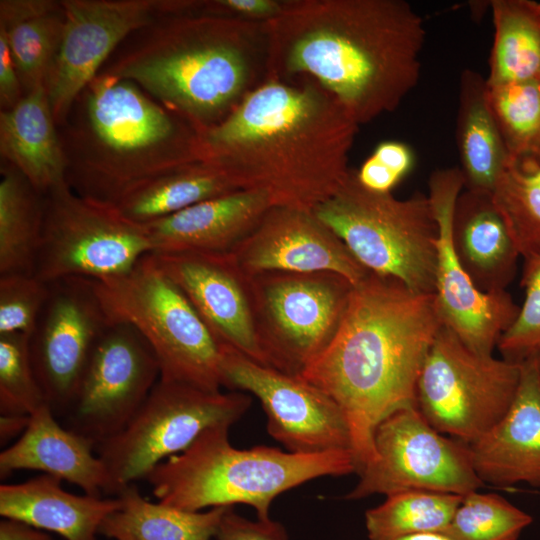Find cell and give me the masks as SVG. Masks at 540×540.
<instances>
[{"mask_svg":"<svg viewBox=\"0 0 540 540\" xmlns=\"http://www.w3.org/2000/svg\"><path fill=\"white\" fill-rule=\"evenodd\" d=\"M280 0H214L204 1L202 14L267 22L277 17L285 6Z\"/></svg>","mask_w":540,"mask_h":540,"instance_id":"41","label":"cell"},{"mask_svg":"<svg viewBox=\"0 0 540 540\" xmlns=\"http://www.w3.org/2000/svg\"><path fill=\"white\" fill-rule=\"evenodd\" d=\"M451 240L459 262L481 292L506 291L520 254L491 193L462 190L453 210Z\"/></svg>","mask_w":540,"mask_h":540,"instance_id":"24","label":"cell"},{"mask_svg":"<svg viewBox=\"0 0 540 540\" xmlns=\"http://www.w3.org/2000/svg\"><path fill=\"white\" fill-rule=\"evenodd\" d=\"M272 207L258 191L235 190L143 224L153 253H230Z\"/></svg>","mask_w":540,"mask_h":540,"instance_id":"23","label":"cell"},{"mask_svg":"<svg viewBox=\"0 0 540 540\" xmlns=\"http://www.w3.org/2000/svg\"><path fill=\"white\" fill-rule=\"evenodd\" d=\"M428 185V198L438 225L434 295L439 317L472 351L492 355L520 307L507 291L481 292L456 256L451 223L456 200L464 189L459 167L434 171Z\"/></svg>","mask_w":540,"mask_h":540,"instance_id":"18","label":"cell"},{"mask_svg":"<svg viewBox=\"0 0 540 540\" xmlns=\"http://www.w3.org/2000/svg\"><path fill=\"white\" fill-rule=\"evenodd\" d=\"M124 42L100 72L135 83L198 130L218 124L267 79L265 22L171 14Z\"/></svg>","mask_w":540,"mask_h":540,"instance_id":"4","label":"cell"},{"mask_svg":"<svg viewBox=\"0 0 540 540\" xmlns=\"http://www.w3.org/2000/svg\"><path fill=\"white\" fill-rule=\"evenodd\" d=\"M494 38L489 56L488 85L540 81V2H490Z\"/></svg>","mask_w":540,"mask_h":540,"instance_id":"31","label":"cell"},{"mask_svg":"<svg viewBox=\"0 0 540 540\" xmlns=\"http://www.w3.org/2000/svg\"><path fill=\"white\" fill-rule=\"evenodd\" d=\"M152 253L145 226L125 217L113 203L80 196L69 185L44 195L33 272L41 280H107L128 273Z\"/></svg>","mask_w":540,"mask_h":540,"instance_id":"10","label":"cell"},{"mask_svg":"<svg viewBox=\"0 0 540 540\" xmlns=\"http://www.w3.org/2000/svg\"><path fill=\"white\" fill-rule=\"evenodd\" d=\"M484 484L540 487V378L536 356L521 362L519 386L504 416L468 444Z\"/></svg>","mask_w":540,"mask_h":540,"instance_id":"21","label":"cell"},{"mask_svg":"<svg viewBox=\"0 0 540 540\" xmlns=\"http://www.w3.org/2000/svg\"><path fill=\"white\" fill-rule=\"evenodd\" d=\"M18 470L43 472L90 496L111 495L109 474L95 444L63 426L48 404L30 415L26 430L0 453L1 479Z\"/></svg>","mask_w":540,"mask_h":540,"instance_id":"22","label":"cell"},{"mask_svg":"<svg viewBox=\"0 0 540 540\" xmlns=\"http://www.w3.org/2000/svg\"><path fill=\"white\" fill-rule=\"evenodd\" d=\"M375 459L344 499L388 496L406 490L466 495L485 484L476 474L468 445L433 428L416 405L384 418L373 436Z\"/></svg>","mask_w":540,"mask_h":540,"instance_id":"13","label":"cell"},{"mask_svg":"<svg viewBox=\"0 0 540 540\" xmlns=\"http://www.w3.org/2000/svg\"><path fill=\"white\" fill-rule=\"evenodd\" d=\"M0 540H53L39 529L15 519L3 518L0 522Z\"/></svg>","mask_w":540,"mask_h":540,"instance_id":"44","label":"cell"},{"mask_svg":"<svg viewBox=\"0 0 540 540\" xmlns=\"http://www.w3.org/2000/svg\"><path fill=\"white\" fill-rule=\"evenodd\" d=\"M520 376L521 363L478 354L442 325L418 377L416 406L433 428L468 445L504 416Z\"/></svg>","mask_w":540,"mask_h":540,"instance_id":"12","label":"cell"},{"mask_svg":"<svg viewBox=\"0 0 540 540\" xmlns=\"http://www.w3.org/2000/svg\"><path fill=\"white\" fill-rule=\"evenodd\" d=\"M62 480L41 474L0 486V515L55 532L65 540H96L104 518L119 508L116 498L75 495Z\"/></svg>","mask_w":540,"mask_h":540,"instance_id":"26","label":"cell"},{"mask_svg":"<svg viewBox=\"0 0 540 540\" xmlns=\"http://www.w3.org/2000/svg\"><path fill=\"white\" fill-rule=\"evenodd\" d=\"M63 25L61 1H0V30L7 38L24 95L46 88Z\"/></svg>","mask_w":540,"mask_h":540,"instance_id":"28","label":"cell"},{"mask_svg":"<svg viewBox=\"0 0 540 540\" xmlns=\"http://www.w3.org/2000/svg\"><path fill=\"white\" fill-rule=\"evenodd\" d=\"M400 182L413 170L416 156L413 149L399 140L380 142L370 155Z\"/></svg>","mask_w":540,"mask_h":540,"instance_id":"42","label":"cell"},{"mask_svg":"<svg viewBox=\"0 0 540 540\" xmlns=\"http://www.w3.org/2000/svg\"><path fill=\"white\" fill-rule=\"evenodd\" d=\"M251 402L244 392H208L159 378L128 423L95 446L109 474L111 495L144 479L156 465L188 448L204 430L231 427Z\"/></svg>","mask_w":540,"mask_h":540,"instance_id":"9","label":"cell"},{"mask_svg":"<svg viewBox=\"0 0 540 540\" xmlns=\"http://www.w3.org/2000/svg\"><path fill=\"white\" fill-rule=\"evenodd\" d=\"M390 540H455L446 532H429V533H420L414 534L399 538H394Z\"/></svg>","mask_w":540,"mask_h":540,"instance_id":"46","label":"cell"},{"mask_svg":"<svg viewBox=\"0 0 540 540\" xmlns=\"http://www.w3.org/2000/svg\"><path fill=\"white\" fill-rule=\"evenodd\" d=\"M442 325L434 293L371 272L354 286L333 340L301 375L345 414L357 473L375 459L379 423L416 405L418 377Z\"/></svg>","mask_w":540,"mask_h":540,"instance_id":"3","label":"cell"},{"mask_svg":"<svg viewBox=\"0 0 540 540\" xmlns=\"http://www.w3.org/2000/svg\"><path fill=\"white\" fill-rule=\"evenodd\" d=\"M250 282L265 365L301 376L336 335L354 285L332 272L269 271Z\"/></svg>","mask_w":540,"mask_h":540,"instance_id":"11","label":"cell"},{"mask_svg":"<svg viewBox=\"0 0 540 540\" xmlns=\"http://www.w3.org/2000/svg\"><path fill=\"white\" fill-rule=\"evenodd\" d=\"M58 129L70 188L104 202L200 161L195 126L135 83L103 72L81 91Z\"/></svg>","mask_w":540,"mask_h":540,"instance_id":"5","label":"cell"},{"mask_svg":"<svg viewBox=\"0 0 540 540\" xmlns=\"http://www.w3.org/2000/svg\"><path fill=\"white\" fill-rule=\"evenodd\" d=\"M30 422V415L1 414L0 441L1 445L7 443L17 435H22Z\"/></svg>","mask_w":540,"mask_h":540,"instance_id":"45","label":"cell"},{"mask_svg":"<svg viewBox=\"0 0 540 540\" xmlns=\"http://www.w3.org/2000/svg\"><path fill=\"white\" fill-rule=\"evenodd\" d=\"M314 214L368 271L433 294L438 225L428 195L397 199L363 187L351 169L343 186Z\"/></svg>","mask_w":540,"mask_h":540,"instance_id":"7","label":"cell"},{"mask_svg":"<svg viewBox=\"0 0 540 540\" xmlns=\"http://www.w3.org/2000/svg\"><path fill=\"white\" fill-rule=\"evenodd\" d=\"M0 153L43 195L69 185L65 153L45 87L0 111Z\"/></svg>","mask_w":540,"mask_h":540,"instance_id":"25","label":"cell"},{"mask_svg":"<svg viewBox=\"0 0 540 540\" xmlns=\"http://www.w3.org/2000/svg\"><path fill=\"white\" fill-rule=\"evenodd\" d=\"M521 286L525 299L497 347L503 359L521 363L540 349V258L524 261Z\"/></svg>","mask_w":540,"mask_h":540,"instance_id":"39","label":"cell"},{"mask_svg":"<svg viewBox=\"0 0 540 540\" xmlns=\"http://www.w3.org/2000/svg\"><path fill=\"white\" fill-rule=\"evenodd\" d=\"M44 218V195L9 163H1L0 275L33 273Z\"/></svg>","mask_w":540,"mask_h":540,"instance_id":"32","label":"cell"},{"mask_svg":"<svg viewBox=\"0 0 540 540\" xmlns=\"http://www.w3.org/2000/svg\"><path fill=\"white\" fill-rule=\"evenodd\" d=\"M359 125L309 78H267L218 124L199 130L200 161L272 206L313 211L345 183Z\"/></svg>","mask_w":540,"mask_h":540,"instance_id":"1","label":"cell"},{"mask_svg":"<svg viewBox=\"0 0 540 540\" xmlns=\"http://www.w3.org/2000/svg\"><path fill=\"white\" fill-rule=\"evenodd\" d=\"M120 506L102 521L99 534L115 540H212L228 507L186 511L146 500L134 483L116 495Z\"/></svg>","mask_w":540,"mask_h":540,"instance_id":"29","label":"cell"},{"mask_svg":"<svg viewBox=\"0 0 540 540\" xmlns=\"http://www.w3.org/2000/svg\"><path fill=\"white\" fill-rule=\"evenodd\" d=\"M62 37L46 82L58 127L81 91L133 33L161 17L196 12L191 0H61Z\"/></svg>","mask_w":540,"mask_h":540,"instance_id":"14","label":"cell"},{"mask_svg":"<svg viewBox=\"0 0 540 540\" xmlns=\"http://www.w3.org/2000/svg\"><path fill=\"white\" fill-rule=\"evenodd\" d=\"M463 495L426 490H406L386 496L385 501L365 512L369 540L429 532H444Z\"/></svg>","mask_w":540,"mask_h":540,"instance_id":"33","label":"cell"},{"mask_svg":"<svg viewBox=\"0 0 540 540\" xmlns=\"http://www.w3.org/2000/svg\"><path fill=\"white\" fill-rule=\"evenodd\" d=\"M50 293L34 273L0 275V335L30 336Z\"/></svg>","mask_w":540,"mask_h":540,"instance_id":"38","label":"cell"},{"mask_svg":"<svg viewBox=\"0 0 540 540\" xmlns=\"http://www.w3.org/2000/svg\"><path fill=\"white\" fill-rule=\"evenodd\" d=\"M535 356H536V359H537L539 378H540V349L538 350V352L536 353Z\"/></svg>","mask_w":540,"mask_h":540,"instance_id":"47","label":"cell"},{"mask_svg":"<svg viewBox=\"0 0 540 540\" xmlns=\"http://www.w3.org/2000/svg\"><path fill=\"white\" fill-rule=\"evenodd\" d=\"M222 387L248 392L261 403L267 431L286 451L353 454L348 421L339 405L302 376L257 363L221 346Z\"/></svg>","mask_w":540,"mask_h":540,"instance_id":"15","label":"cell"},{"mask_svg":"<svg viewBox=\"0 0 540 540\" xmlns=\"http://www.w3.org/2000/svg\"><path fill=\"white\" fill-rule=\"evenodd\" d=\"M229 429L204 430L146 475L158 502L192 512L244 504L258 519H268L282 493L319 477L357 472L351 452L296 454L265 445L238 449L230 443Z\"/></svg>","mask_w":540,"mask_h":540,"instance_id":"6","label":"cell"},{"mask_svg":"<svg viewBox=\"0 0 540 540\" xmlns=\"http://www.w3.org/2000/svg\"><path fill=\"white\" fill-rule=\"evenodd\" d=\"M151 255L184 293L219 345L265 365L255 327L250 276L231 252Z\"/></svg>","mask_w":540,"mask_h":540,"instance_id":"19","label":"cell"},{"mask_svg":"<svg viewBox=\"0 0 540 540\" xmlns=\"http://www.w3.org/2000/svg\"><path fill=\"white\" fill-rule=\"evenodd\" d=\"M159 378L157 357L144 337L130 324L110 323L59 421L96 446L128 423Z\"/></svg>","mask_w":540,"mask_h":540,"instance_id":"16","label":"cell"},{"mask_svg":"<svg viewBox=\"0 0 540 540\" xmlns=\"http://www.w3.org/2000/svg\"><path fill=\"white\" fill-rule=\"evenodd\" d=\"M539 494H540V492H539Z\"/></svg>","mask_w":540,"mask_h":540,"instance_id":"48","label":"cell"},{"mask_svg":"<svg viewBox=\"0 0 540 540\" xmlns=\"http://www.w3.org/2000/svg\"><path fill=\"white\" fill-rule=\"evenodd\" d=\"M47 404L29 350V336L0 335V413L31 415Z\"/></svg>","mask_w":540,"mask_h":540,"instance_id":"37","label":"cell"},{"mask_svg":"<svg viewBox=\"0 0 540 540\" xmlns=\"http://www.w3.org/2000/svg\"><path fill=\"white\" fill-rule=\"evenodd\" d=\"M491 194L520 256L540 258V163L510 160Z\"/></svg>","mask_w":540,"mask_h":540,"instance_id":"34","label":"cell"},{"mask_svg":"<svg viewBox=\"0 0 540 540\" xmlns=\"http://www.w3.org/2000/svg\"><path fill=\"white\" fill-rule=\"evenodd\" d=\"M487 101L510 160L540 163V81L487 84Z\"/></svg>","mask_w":540,"mask_h":540,"instance_id":"35","label":"cell"},{"mask_svg":"<svg viewBox=\"0 0 540 540\" xmlns=\"http://www.w3.org/2000/svg\"><path fill=\"white\" fill-rule=\"evenodd\" d=\"M110 325L94 280L70 277L50 283V293L29 336L35 375L55 417L66 414L90 355Z\"/></svg>","mask_w":540,"mask_h":540,"instance_id":"17","label":"cell"},{"mask_svg":"<svg viewBox=\"0 0 540 540\" xmlns=\"http://www.w3.org/2000/svg\"><path fill=\"white\" fill-rule=\"evenodd\" d=\"M235 190L219 168L196 161L133 186L113 204L128 219L147 224Z\"/></svg>","mask_w":540,"mask_h":540,"instance_id":"30","label":"cell"},{"mask_svg":"<svg viewBox=\"0 0 540 540\" xmlns=\"http://www.w3.org/2000/svg\"><path fill=\"white\" fill-rule=\"evenodd\" d=\"M231 254L250 276L332 272L356 286L371 273L313 211L289 207H270Z\"/></svg>","mask_w":540,"mask_h":540,"instance_id":"20","label":"cell"},{"mask_svg":"<svg viewBox=\"0 0 540 540\" xmlns=\"http://www.w3.org/2000/svg\"><path fill=\"white\" fill-rule=\"evenodd\" d=\"M265 27L267 78L316 81L358 125L418 83L426 31L406 1L286 0Z\"/></svg>","mask_w":540,"mask_h":540,"instance_id":"2","label":"cell"},{"mask_svg":"<svg viewBox=\"0 0 540 540\" xmlns=\"http://www.w3.org/2000/svg\"><path fill=\"white\" fill-rule=\"evenodd\" d=\"M24 96L16 65L3 31L0 30V106L13 108Z\"/></svg>","mask_w":540,"mask_h":540,"instance_id":"43","label":"cell"},{"mask_svg":"<svg viewBox=\"0 0 540 540\" xmlns=\"http://www.w3.org/2000/svg\"><path fill=\"white\" fill-rule=\"evenodd\" d=\"M214 540H289L285 526L276 520H250L237 514L234 507L226 510Z\"/></svg>","mask_w":540,"mask_h":540,"instance_id":"40","label":"cell"},{"mask_svg":"<svg viewBox=\"0 0 540 540\" xmlns=\"http://www.w3.org/2000/svg\"><path fill=\"white\" fill-rule=\"evenodd\" d=\"M533 518L495 493L470 492L444 531L455 540H518Z\"/></svg>","mask_w":540,"mask_h":540,"instance_id":"36","label":"cell"},{"mask_svg":"<svg viewBox=\"0 0 540 540\" xmlns=\"http://www.w3.org/2000/svg\"><path fill=\"white\" fill-rule=\"evenodd\" d=\"M456 143L464 189L492 193L510 161L487 101V83L478 72L460 77Z\"/></svg>","mask_w":540,"mask_h":540,"instance_id":"27","label":"cell"},{"mask_svg":"<svg viewBox=\"0 0 540 540\" xmlns=\"http://www.w3.org/2000/svg\"><path fill=\"white\" fill-rule=\"evenodd\" d=\"M94 286L110 323L130 324L148 342L160 366V379L220 391V345L151 254L128 273L94 280Z\"/></svg>","mask_w":540,"mask_h":540,"instance_id":"8","label":"cell"}]
</instances>
